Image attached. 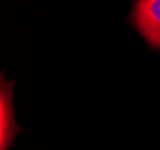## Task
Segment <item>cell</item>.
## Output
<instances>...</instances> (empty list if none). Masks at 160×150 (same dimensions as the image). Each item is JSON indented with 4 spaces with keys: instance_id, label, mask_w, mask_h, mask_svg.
<instances>
[{
    "instance_id": "obj_1",
    "label": "cell",
    "mask_w": 160,
    "mask_h": 150,
    "mask_svg": "<svg viewBox=\"0 0 160 150\" xmlns=\"http://www.w3.org/2000/svg\"><path fill=\"white\" fill-rule=\"evenodd\" d=\"M132 21L149 45L160 48V0H138Z\"/></svg>"
},
{
    "instance_id": "obj_2",
    "label": "cell",
    "mask_w": 160,
    "mask_h": 150,
    "mask_svg": "<svg viewBox=\"0 0 160 150\" xmlns=\"http://www.w3.org/2000/svg\"><path fill=\"white\" fill-rule=\"evenodd\" d=\"M12 110V84L1 82L0 90V150H7L18 133Z\"/></svg>"
}]
</instances>
